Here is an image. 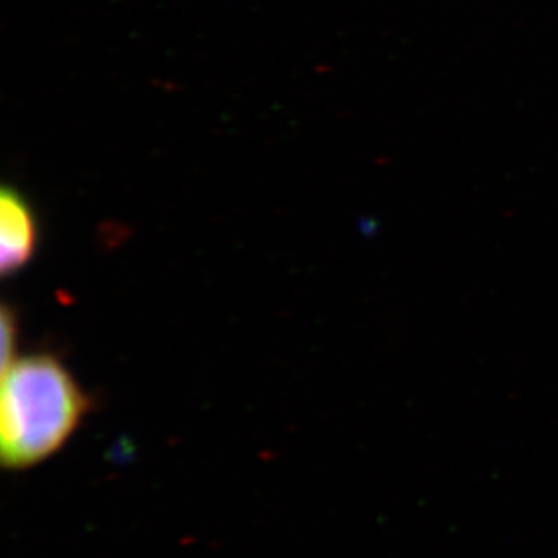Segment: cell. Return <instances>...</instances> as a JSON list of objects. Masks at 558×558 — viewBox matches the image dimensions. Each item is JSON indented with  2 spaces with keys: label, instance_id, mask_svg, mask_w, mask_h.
I'll use <instances>...</instances> for the list:
<instances>
[{
  "label": "cell",
  "instance_id": "cell-1",
  "mask_svg": "<svg viewBox=\"0 0 558 558\" xmlns=\"http://www.w3.org/2000/svg\"><path fill=\"white\" fill-rule=\"evenodd\" d=\"M89 409V396L57 356L16 359L2 371V464L24 470L51 458L76 433Z\"/></svg>",
  "mask_w": 558,
  "mask_h": 558
},
{
  "label": "cell",
  "instance_id": "cell-2",
  "mask_svg": "<svg viewBox=\"0 0 558 558\" xmlns=\"http://www.w3.org/2000/svg\"><path fill=\"white\" fill-rule=\"evenodd\" d=\"M38 221L32 205L16 189L0 194V271L15 275L32 263L38 248Z\"/></svg>",
  "mask_w": 558,
  "mask_h": 558
},
{
  "label": "cell",
  "instance_id": "cell-3",
  "mask_svg": "<svg viewBox=\"0 0 558 558\" xmlns=\"http://www.w3.org/2000/svg\"><path fill=\"white\" fill-rule=\"evenodd\" d=\"M16 313L8 304L2 306V371L8 369L16 360Z\"/></svg>",
  "mask_w": 558,
  "mask_h": 558
}]
</instances>
